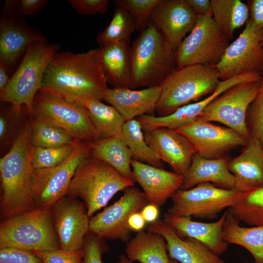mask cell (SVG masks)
I'll use <instances>...</instances> for the list:
<instances>
[{
  "mask_svg": "<svg viewBox=\"0 0 263 263\" xmlns=\"http://www.w3.org/2000/svg\"><path fill=\"white\" fill-rule=\"evenodd\" d=\"M263 30L249 19L239 36L226 49L215 66L221 80L263 70Z\"/></svg>",
  "mask_w": 263,
  "mask_h": 263,
  "instance_id": "13",
  "label": "cell"
},
{
  "mask_svg": "<svg viewBox=\"0 0 263 263\" xmlns=\"http://www.w3.org/2000/svg\"><path fill=\"white\" fill-rule=\"evenodd\" d=\"M0 263H44L32 251L15 247L0 248Z\"/></svg>",
  "mask_w": 263,
  "mask_h": 263,
  "instance_id": "42",
  "label": "cell"
},
{
  "mask_svg": "<svg viewBox=\"0 0 263 263\" xmlns=\"http://www.w3.org/2000/svg\"><path fill=\"white\" fill-rule=\"evenodd\" d=\"M167 251L164 237L149 231L139 232L125 248L127 257L140 263H170Z\"/></svg>",
  "mask_w": 263,
  "mask_h": 263,
  "instance_id": "29",
  "label": "cell"
},
{
  "mask_svg": "<svg viewBox=\"0 0 263 263\" xmlns=\"http://www.w3.org/2000/svg\"><path fill=\"white\" fill-rule=\"evenodd\" d=\"M2 247L40 251L60 249L51 207H36L3 220L0 225V248Z\"/></svg>",
  "mask_w": 263,
  "mask_h": 263,
  "instance_id": "7",
  "label": "cell"
},
{
  "mask_svg": "<svg viewBox=\"0 0 263 263\" xmlns=\"http://www.w3.org/2000/svg\"><path fill=\"white\" fill-rule=\"evenodd\" d=\"M198 16L211 14L210 0H186Z\"/></svg>",
  "mask_w": 263,
  "mask_h": 263,
  "instance_id": "46",
  "label": "cell"
},
{
  "mask_svg": "<svg viewBox=\"0 0 263 263\" xmlns=\"http://www.w3.org/2000/svg\"><path fill=\"white\" fill-rule=\"evenodd\" d=\"M145 140L159 158L175 172L184 176L196 151L190 142L176 130L159 128L144 132Z\"/></svg>",
  "mask_w": 263,
  "mask_h": 263,
  "instance_id": "19",
  "label": "cell"
},
{
  "mask_svg": "<svg viewBox=\"0 0 263 263\" xmlns=\"http://www.w3.org/2000/svg\"><path fill=\"white\" fill-rule=\"evenodd\" d=\"M51 211L60 248L71 252L82 250L90 219L83 204L65 196L51 207Z\"/></svg>",
  "mask_w": 263,
  "mask_h": 263,
  "instance_id": "16",
  "label": "cell"
},
{
  "mask_svg": "<svg viewBox=\"0 0 263 263\" xmlns=\"http://www.w3.org/2000/svg\"><path fill=\"white\" fill-rule=\"evenodd\" d=\"M228 163L225 157L208 159L195 153L183 176V189L191 188L204 182L214 183L222 188L235 189V177L229 169Z\"/></svg>",
  "mask_w": 263,
  "mask_h": 263,
  "instance_id": "26",
  "label": "cell"
},
{
  "mask_svg": "<svg viewBox=\"0 0 263 263\" xmlns=\"http://www.w3.org/2000/svg\"><path fill=\"white\" fill-rule=\"evenodd\" d=\"M245 192L217 187L208 182L188 189H179L171 197L172 205L167 213L177 216L212 219L229 208Z\"/></svg>",
  "mask_w": 263,
  "mask_h": 263,
  "instance_id": "9",
  "label": "cell"
},
{
  "mask_svg": "<svg viewBox=\"0 0 263 263\" xmlns=\"http://www.w3.org/2000/svg\"><path fill=\"white\" fill-rule=\"evenodd\" d=\"M158 207L151 204H147L143 207L140 213L146 222L152 223L157 220L159 213Z\"/></svg>",
  "mask_w": 263,
  "mask_h": 263,
  "instance_id": "47",
  "label": "cell"
},
{
  "mask_svg": "<svg viewBox=\"0 0 263 263\" xmlns=\"http://www.w3.org/2000/svg\"><path fill=\"white\" fill-rule=\"evenodd\" d=\"M212 17L221 31L229 39L235 31L249 19L248 6L240 0H210Z\"/></svg>",
  "mask_w": 263,
  "mask_h": 263,
  "instance_id": "31",
  "label": "cell"
},
{
  "mask_svg": "<svg viewBox=\"0 0 263 263\" xmlns=\"http://www.w3.org/2000/svg\"><path fill=\"white\" fill-rule=\"evenodd\" d=\"M148 204L146 195L137 188L125 190L119 199L90 219L89 233L100 239L128 241L131 230L128 220Z\"/></svg>",
  "mask_w": 263,
  "mask_h": 263,
  "instance_id": "14",
  "label": "cell"
},
{
  "mask_svg": "<svg viewBox=\"0 0 263 263\" xmlns=\"http://www.w3.org/2000/svg\"><path fill=\"white\" fill-rule=\"evenodd\" d=\"M17 11L16 0H6L0 19V62L8 69L32 43L44 38L28 26Z\"/></svg>",
  "mask_w": 263,
  "mask_h": 263,
  "instance_id": "17",
  "label": "cell"
},
{
  "mask_svg": "<svg viewBox=\"0 0 263 263\" xmlns=\"http://www.w3.org/2000/svg\"><path fill=\"white\" fill-rule=\"evenodd\" d=\"M69 3L80 15L105 14L110 4L109 0H69Z\"/></svg>",
  "mask_w": 263,
  "mask_h": 263,
  "instance_id": "43",
  "label": "cell"
},
{
  "mask_svg": "<svg viewBox=\"0 0 263 263\" xmlns=\"http://www.w3.org/2000/svg\"><path fill=\"white\" fill-rule=\"evenodd\" d=\"M107 83L100 48L80 54L56 53L45 70L39 92L73 102L101 100L109 89Z\"/></svg>",
  "mask_w": 263,
  "mask_h": 263,
  "instance_id": "1",
  "label": "cell"
},
{
  "mask_svg": "<svg viewBox=\"0 0 263 263\" xmlns=\"http://www.w3.org/2000/svg\"><path fill=\"white\" fill-rule=\"evenodd\" d=\"M8 70L4 64L0 62V92L5 88L10 80V78L7 74Z\"/></svg>",
  "mask_w": 263,
  "mask_h": 263,
  "instance_id": "49",
  "label": "cell"
},
{
  "mask_svg": "<svg viewBox=\"0 0 263 263\" xmlns=\"http://www.w3.org/2000/svg\"><path fill=\"white\" fill-rule=\"evenodd\" d=\"M92 142L79 140L72 154L62 163L34 170L32 190L36 207H51L67 195L77 168L90 155Z\"/></svg>",
  "mask_w": 263,
  "mask_h": 263,
  "instance_id": "11",
  "label": "cell"
},
{
  "mask_svg": "<svg viewBox=\"0 0 263 263\" xmlns=\"http://www.w3.org/2000/svg\"><path fill=\"white\" fill-rule=\"evenodd\" d=\"M170 263H179L177 262L176 261L170 259Z\"/></svg>",
  "mask_w": 263,
  "mask_h": 263,
  "instance_id": "52",
  "label": "cell"
},
{
  "mask_svg": "<svg viewBox=\"0 0 263 263\" xmlns=\"http://www.w3.org/2000/svg\"><path fill=\"white\" fill-rule=\"evenodd\" d=\"M131 61L132 89L159 85L177 68L175 52L151 22L133 41Z\"/></svg>",
  "mask_w": 263,
  "mask_h": 263,
  "instance_id": "3",
  "label": "cell"
},
{
  "mask_svg": "<svg viewBox=\"0 0 263 263\" xmlns=\"http://www.w3.org/2000/svg\"><path fill=\"white\" fill-rule=\"evenodd\" d=\"M89 156L105 162L122 176L133 180L131 169L132 156L121 132L113 136L92 142Z\"/></svg>",
  "mask_w": 263,
  "mask_h": 263,
  "instance_id": "28",
  "label": "cell"
},
{
  "mask_svg": "<svg viewBox=\"0 0 263 263\" xmlns=\"http://www.w3.org/2000/svg\"><path fill=\"white\" fill-rule=\"evenodd\" d=\"M260 87V81L245 82L232 86L210 103L198 120L222 123L249 140L247 114Z\"/></svg>",
  "mask_w": 263,
  "mask_h": 263,
  "instance_id": "12",
  "label": "cell"
},
{
  "mask_svg": "<svg viewBox=\"0 0 263 263\" xmlns=\"http://www.w3.org/2000/svg\"><path fill=\"white\" fill-rule=\"evenodd\" d=\"M235 189L248 192L263 187V145L250 138L242 153L228 163Z\"/></svg>",
  "mask_w": 263,
  "mask_h": 263,
  "instance_id": "25",
  "label": "cell"
},
{
  "mask_svg": "<svg viewBox=\"0 0 263 263\" xmlns=\"http://www.w3.org/2000/svg\"><path fill=\"white\" fill-rule=\"evenodd\" d=\"M143 131L136 118L125 122L121 132L125 144L134 159L162 168V161L147 143Z\"/></svg>",
  "mask_w": 263,
  "mask_h": 263,
  "instance_id": "33",
  "label": "cell"
},
{
  "mask_svg": "<svg viewBox=\"0 0 263 263\" xmlns=\"http://www.w3.org/2000/svg\"><path fill=\"white\" fill-rule=\"evenodd\" d=\"M161 92L160 85L138 90L109 88L102 99L113 107L126 122L156 110Z\"/></svg>",
  "mask_w": 263,
  "mask_h": 263,
  "instance_id": "23",
  "label": "cell"
},
{
  "mask_svg": "<svg viewBox=\"0 0 263 263\" xmlns=\"http://www.w3.org/2000/svg\"><path fill=\"white\" fill-rule=\"evenodd\" d=\"M135 29L136 24L131 14L124 8L116 5L111 22L99 33L97 41L101 47L113 43L129 41Z\"/></svg>",
  "mask_w": 263,
  "mask_h": 263,
  "instance_id": "36",
  "label": "cell"
},
{
  "mask_svg": "<svg viewBox=\"0 0 263 263\" xmlns=\"http://www.w3.org/2000/svg\"><path fill=\"white\" fill-rule=\"evenodd\" d=\"M146 221L140 212L133 213L128 220V226L131 231L140 232L145 226Z\"/></svg>",
  "mask_w": 263,
  "mask_h": 263,
  "instance_id": "48",
  "label": "cell"
},
{
  "mask_svg": "<svg viewBox=\"0 0 263 263\" xmlns=\"http://www.w3.org/2000/svg\"><path fill=\"white\" fill-rule=\"evenodd\" d=\"M176 130L190 142L196 153L208 159L223 157L236 147H245L249 141L228 127L199 120Z\"/></svg>",
  "mask_w": 263,
  "mask_h": 263,
  "instance_id": "15",
  "label": "cell"
},
{
  "mask_svg": "<svg viewBox=\"0 0 263 263\" xmlns=\"http://www.w3.org/2000/svg\"><path fill=\"white\" fill-rule=\"evenodd\" d=\"M239 221L228 211L223 229V239L247 250L255 263H263V225L251 227L240 226Z\"/></svg>",
  "mask_w": 263,
  "mask_h": 263,
  "instance_id": "30",
  "label": "cell"
},
{
  "mask_svg": "<svg viewBox=\"0 0 263 263\" xmlns=\"http://www.w3.org/2000/svg\"><path fill=\"white\" fill-rule=\"evenodd\" d=\"M220 81L218 71L214 66L176 68L159 85L161 92L156 107L158 116L169 115L183 106L210 95Z\"/></svg>",
  "mask_w": 263,
  "mask_h": 263,
  "instance_id": "6",
  "label": "cell"
},
{
  "mask_svg": "<svg viewBox=\"0 0 263 263\" xmlns=\"http://www.w3.org/2000/svg\"><path fill=\"white\" fill-rule=\"evenodd\" d=\"M76 102L87 109L99 139L113 136L122 131L125 121L112 106L105 104L97 99H86Z\"/></svg>",
  "mask_w": 263,
  "mask_h": 263,
  "instance_id": "32",
  "label": "cell"
},
{
  "mask_svg": "<svg viewBox=\"0 0 263 263\" xmlns=\"http://www.w3.org/2000/svg\"><path fill=\"white\" fill-rule=\"evenodd\" d=\"M159 0H117L116 5L126 9L133 18L136 29L142 31L150 22L153 11Z\"/></svg>",
  "mask_w": 263,
  "mask_h": 263,
  "instance_id": "38",
  "label": "cell"
},
{
  "mask_svg": "<svg viewBox=\"0 0 263 263\" xmlns=\"http://www.w3.org/2000/svg\"><path fill=\"white\" fill-rule=\"evenodd\" d=\"M7 122L4 117L1 115L0 116V137L2 138L7 131Z\"/></svg>",
  "mask_w": 263,
  "mask_h": 263,
  "instance_id": "50",
  "label": "cell"
},
{
  "mask_svg": "<svg viewBox=\"0 0 263 263\" xmlns=\"http://www.w3.org/2000/svg\"><path fill=\"white\" fill-rule=\"evenodd\" d=\"M33 147L30 123H27L9 151L0 159V215L3 220L36 207L32 190Z\"/></svg>",
  "mask_w": 263,
  "mask_h": 263,
  "instance_id": "2",
  "label": "cell"
},
{
  "mask_svg": "<svg viewBox=\"0 0 263 263\" xmlns=\"http://www.w3.org/2000/svg\"><path fill=\"white\" fill-rule=\"evenodd\" d=\"M120 263H133L132 261L129 260L125 255H121L119 257Z\"/></svg>",
  "mask_w": 263,
  "mask_h": 263,
  "instance_id": "51",
  "label": "cell"
},
{
  "mask_svg": "<svg viewBox=\"0 0 263 263\" xmlns=\"http://www.w3.org/2000/svg\"><path fill=\"white\" fill-rule=\"evenodd\" d=\"M261 74L260 90L248 110L247 125L250 138L263 145V70Z\"/></svg>",
  "mask_w": 263,
  "mask_h": 263,
  "instance_id": "39",
  "label": "cell"
},
{
  "mask_svg": "<svg viewBox=\"0 0 263 263\" xmlns=\"http://www.w3.org/2000/svg\"><path fill=\"white\" fill-rule=\"evenodd\" d=\"M87 235L83 247V263H102L101 257L108 248L102 239L89 233ZM114 263H120V261Z\"/></svg>",
  "mask_w": 263,
  "mask_h": 263,
  "instance_id": "40",
  "label": "cell"
},
{
  "mask_svg": "<svg viewBox=\"0 0 263 263\" xmlns=\"http://www.w3.org/2000/svg\"><path fill=\"white\" fill-rule=\"evenodd\" d=\"M228 213L226 209L220 219L213 223L192 221L191 217L177 216L166 213L164 221L178 235L196 239L220 256L227 249L228 243L223 239V229Z\"/></svg>",
  "mask_w": 263,
  "mask_h": 263,
  "instance_id": "24",
  "label": "cell"
},
{
  "mask_svg": "<svg viewBox=\"0 0 263 263\" xmlns=\"http://www.w3.org/2000/svg\"><path fill=\"white\" fill-rule=\"evenodd\" d=\"M229 39L214 20L211 14L198 16L196 24L175 51L177 68L192 65H217Z\"/></svg>",
  "mask_w": 263,
  "mask_h": 263,
  "instance_id": "8",
  "label": "cell"
},
{
  "mask_svg": "<svg viewBox=\"0 0 263 263\" xmlns=\"http://www.w3.org/2000/svg\"><path fill=\"white\" fill-rule=\"evenodd\" d=\"M198 15L186 0H159L150 18L175 52L195 26Z\"/></svg>",
  "mask_w": 263,
  "mask_h": 263,
  "instance_id": "18",
  "label": "cell"
},
{
  "mask_svg": "<svg viewBox=\"0 0 263 263\" xmlns=\"http://www.w3.org/2000/svg\"><path fill=\"white\" fill-rule=\"evenodd\" d=\"M100 59L107 83L113 87L130 88L132 61L129 41L101 47Z\"/></svg>",
  "mask_w": 263,
  "mask_h": 263,
  "instance_id": "27",
  "label": "cell"
},
{
  "mask_svg": "<svg viewBox=\"0 0 263 263\" xmlns=\"http://www.w3.org/2000/svg\"><path fill=\"white\" fill-rule=\"evenodd\" d=\"M261 41H262V43L263 44V36H262V37Z\"/></svg>",
  "mask_w": 263,
  "mask_h": 263,
  "instance_id": "53",
  "label": "cell"
},
{
  "mask_svg": "<svg viewBox=\"0 0 263 263\" xmlns=\"http://www.w3.org/2000/svg\"><path fill=\"white\" fill-rule=\"evenodd\" d=\"M228 211L239 221L254 226L263 225V187L245 192Z\"/></svg>",
  "mask_w": 263,
  "mask_h": 263,
  "instance_id": "35",
  "label": "cell"
},
{
  "mask_svg": "<svg viewBox=\"0 0 263 263\" xmlns=\"http://www.w3.org/2000/svg\"><path fill=\"white\" fill-rule=\"evenodd\" d=\"M62 129L76 139H99L87 109L81 104L54 96L36 95L32 113Z\"/></svg>",
  "mask_w": 263,
  "mask_h": 263,
  "instance_id": "10",
  "label": "cell"
},
{
  "mask_svg": "<svg viewBox=\"0 0 263 263\" xmlns=\"http://www.w3.org/2000/svg\"><path fill=\"white\" fill-rule=\"evenodd\" d=\"M147 230L164 237L169 258L179 263H225L201 242L188 237L182 239L164 220L150 223Z\"/></svg>",
  "mask_w": 263,
  "mask_h": 263,
  "instance_id": "22",
  "label": "cell"
},
{
  "mask_svg": "<svg viewBox=\"0 0 263 263\" xmlns=\"http://www.w3.org/2000/svg\"><path fill=\"white\" fill-rule=\"evenodd\" d=\"M131 166L133 179L143 189L148 204L160 207L183 185L184 176L175 172L134 159H132Z\"/></svg>",
  "mask_w": 263,
  "mask_h": 263,
  "instance_id": "21",
  "label": "cell"
},
{
  "mask_svg": "<svg viewBox=\"0 0 263 263\" xmlns=\"http://www.w3.org/2000/svg\"><path fill=\"white\" fill-rule=\"evenodd\" d=\"M58 50V45L43 38L27 47L23 58L5 88L0 92L1 101L10 103L19 114L23 106L32 113L45 70Z\"/></svg>",
  "mask_w": 263,
  "mask_h": 263,
  "instance_id": "5",
  "label": "cell"
},
{
  "mask_svg": "<svg viewBox=\"0 0 263 263\" xmlns=\"http://www.w3.org/2000/svg\"><path fill=\"white\" fill-rule=\"evenodd\" d=\"M247 5L249 19L259 28L263 30V0H249Z\"/></svg>",
  "mask_w": 263,
  "mask_h": 263,
  "instance_id": "45",
  "label": "cell"
},
{
  "mask_svg": "<svg viewBox=\"0 0 263 263\" xmlns=\"http://www.w3.org/2000/svg\"><path fill=\"white\" fill-rule=\"evenodd\" d=\"M78 140L56 147H33L31 161L34 169H49L61 164L72 154Z\"/></svg>",
  "mask_w": 263,
  "mask_h": 263,
  "instance_id": "37",
  "label": "cell"
},
{
  "mask_svg": "<svg viewBox=\"0 0 263 263\" xmlns=\"http://www.w3.org/2000/svg\"><path fill=\"white\" fill-rule=\"evenodd\" d=\"M30 126L33 147H56L73 144L76 140L62 129L38 116H35Z\"/></svg>",
  "mask_w": 263,
  "mask_h": 263,
  "instance_id": "34",
  "label": "cell"
},
{
  "mask_svg": "<svg viewBox=\"0 0 263 263\" xmlns=\"http://www.w3.org/2000/svg\"><path fill=\"white\" fill-rule=\"evenodd\" d=\"M260 73H249L221 80L215 91L207 97L183 106L166 116L149 115L146 125L150 130L167 128L176 130L196 121L201 113L215 99L232 86L245 82H260Z\"/></svg>",
  "mask_w": 263,
  "mask_h": 263,
  "instance_id": "20",
  "label": "cell"
},
{
  "mask_svg": "<svg viewBox=\"0 0 263 263\" xmlns=\"http://www.w3.org/2000/svg\"><path fill=\"white\" fill-rule=\"evenodd\" d=\"M47 2L45 0H16V8L21 15L32 16L40 11Z\"/></svg>",
  "mask_w": 263,
  "mask_h": 263,
  "instance_id": "44",
  "label": "cell"
},
{
  "mask_svg": "<svg viewBox=\"0 0 263 263\" xmlns=\"http://www.w3.org/2000/svg\"><path fill=\"white\" fill-rule=\"evenodd\" d=\"M134 182L105 162L89 156L77 168L67 195L80 198L90 217L118 192L133 186Z\"/></svg>",
  "mask_w": 263,
  "mask_h": 263,
  "instance_id": "4",
  "label": "cell"
},
{
  "mask_svg": "<svg viewBox=\"0 0 263 263\" xmlns=\"http://www.w3.org/2000/svg\"><path fill=\"white\" fill-rule=\"evenodd\" d=\"M44 263H83V250L71 252L62 249L52 251H32Z\"/></svg>",
  "mask_w": 263,
  "mask_h": 263,
  "instance_id": "41",
  "label": "cell"
}]
</instances>
